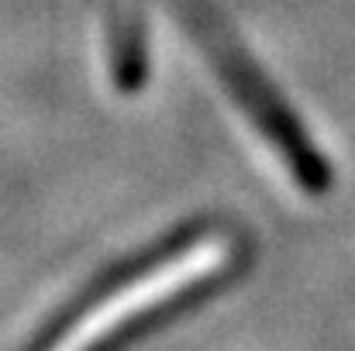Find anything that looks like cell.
Instances as JSON below:
<instances>
[{
  "mask_svg": "<svg viewBox=\"0 0 355 351\" xmlns=\"http://www.w3.org/2000/svg\"><path fill=\"white\" fill-rule=\"evenodd\" d=\"M162 3L180 21V28L193 38L200 55L211 62V69L232 93V100L255 124V131L276 148L293 183L314 197L328 193L335 186V165L324 159V152L318 148V141L311 138L297 111L286 104L279 87L262 73L252 52L238 42L221 10L211 0H162Z\"/></svg>",
  "mask_w": 355,
  "mask_h": 351,
  "instance_id": "obj_1",
  "label": "cell"
},
{
  "mask_svg": "<svg viewBox=\"0 0 355 351\" xmlns=\"http://www.w3.org/2000/svg\"><path fill=\"white\" fill-rule=\"evenodd\" d=\"M101 14L111 80L121 93H138L148 80V42L138 0H90Z\"/></svg>",
  "mask_w": 355,
  "mask_h": 351,
  "instance_id": "obj_3",
  "label": "cell"
},
{
  "mask_svg": "<svg viewBox=\"0 0 355 351\" xmlns=\"http://www.w3.org/2000/svg\"><path fill=\"white\" fill-rule=\"evenodd\" d=\"M148 255H152V248L141 251V255H135V258H128V262H121V265H114L111 272H104L69 310H62V314L55 317V324H52L28 351H121L124 345H131V338H141V334H148L152 327H159V324L173 321L176 314H183V310L197 307L200 300H207V296H211L214 289H221V286L228 282V276H232V272H211V276H204V279L183 286L180 293L162 296V300H155V303H148V307H141V310L121 317L114 324H107L94 341H83V345H80L76 334H80L87 314L94 310V303H97L107 289H114L124 276H131L141 262H148Z\"/></svg>",
  "mask_w": 355,
  "mask_h": 351,
  "instance_id": "obj_2",
  "label": "cell"
}]
</instances>
